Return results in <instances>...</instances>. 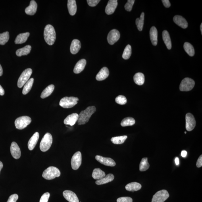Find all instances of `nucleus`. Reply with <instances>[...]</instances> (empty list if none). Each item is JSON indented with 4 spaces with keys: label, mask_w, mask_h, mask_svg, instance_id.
<instances>
[{
    "label": "nucleus",
    "mask_w": 202,
    "mask_h": 202,
    "mask_svg": "<svg viewBox=\"0 0 202 202\" xmlns=\"http://www.w3.org/2000/svg\"><path fill=\"white\" fill-rule=\"evenodd\" d=\"M174 22L183 28H186L188 26V23L186 19L180 15H175L174 18Z\"/></svg>",
    "instance_id": "f3484780"
},
{
    "label": "nucleus",
    "mask_w": 202,
    "mask_h": 202,
    "mask_svg": "<svg viewBox=\"0 0 202 202\" xmlns=\"http://www.w3.org/2000/svg\"><path fill=\"white\" fill-rule=\"evenodd\" d=\"M82 163V155L80 152L78 151L73 155L71 159V166L73 170H77L79 168Z\"/></svg>",
    "instance_id": "9d476101"
},
{
    "label": "nucleus",
    "mask_w": 202,
    "mask_h": 202,
    "mask_svg": "<svg viewBox=\"0 0 202 202\" xmlns=\"http://www.w3.org/2000/svg\"><path fill=\"white\" fill-rule=\"evenodd\" d=\"M162 35L163 41L166 45L167 49H172V44L169 33L167 30L163 31Z\"/></svg>",
    "instance_id": "a878e982"
},
{
    "label": "nucleus",
    "mask_w": 202,
    "mask_h": 202,
    "mask_svg": "<svg viewBox=\"0 0 202 202\" xmlns=\"http://www.w3.org/2000/svg\"><path fill=\"white\" fill-rule=\"evenodd\" d=\"M169 197L168 191L165 190H162L158 191L153 196L151 202H164Z\"/></svg>",
    "instance_id": "1a4fd4ad"
},
{
    "label": "nucleus",
    "mask_w": 202,
    "mask_h": 202,
    "mask_svg": "<svg viewBox=\"0 0 202 202\" xmlns=\"http://www.w3.org/2000/svg\"><path fill=\"white\" fill-rule=\"evenodd\" d=\"M54 89V85L52 84L48 86L42 91L41 96H40V97L42 99H45V98L49 97L52 93Z\"/></svg>",
    "instance_id": "473e14b6"
},
{
    "label": "nucleus",
    "mask_w": 202,
    "mask_h": 202,
    "mask_svg": "<svg viewBox=\"0 0 202 202\" xmlns=\"http://www.w3.org/2000/svg\"><path fill=\"white\" fill-rule=\"evenodd\" d=\"M18 199V196L17 194H13L9 197L7 202H16Z\"/></svg>",
    "instance_id": "49530a36"
},
{
    "label": "nucleus",
    "mask_w": 202,
    "mask_h": 202,
    "mask_svg": "<svg viewBox=\"0 0 202 202\" xmlns=\"http://www.w3.org/2000/svg\"><path fill=\"white\" fill-rule=\"evenodd\" d=\"M95 158L98 162L103 165L107 166L114 167L116 163L113 159L110 158L104 157L101 156H96Z\"/></svg>",
    "instance_id": "ddd939ff"
},
{
    "label": "nucleus",
    "mask_w": 202,
    "mask_h": 202,
    "mask_svg": "<svg viewBox=\"0 0 202 202\" xmlns=\"http://www.w3.org/2000/svg\"><path fill=\"white\" fill-rule=\"evenodd\" d=\"M81 48L80 42L78 39L72 40L70 47V51L73 54H75L80 51Z\"/></svg>",
    "instance_id": "4be33fe9"
},
{
    "label": "nucleus",
    "mask_w": 202,
    "mask_h": 202,
    "mask_svg": "<svg viewBox=\"0 0 202 202\" xmlns=\"http://www.w3.org/2000/svg\"><path fill=\"white\" fill-rule=\"evenodd\" d=\"M163 4V5L166 7L168 8L170 7L171 4L170 1L168 0H162V1Z\"/></svg>",
    "instance_id": "8fccbe9b"
},
{
    "label": "nucleus",
    "mask_w": 202,
    "mask_h": 202,
    "mask_svg": "<svg viewBox=\"0 0 202 202\" xmlns=\"http://www.w3.org/2000/svg\"><path fill=\"white\" fill-rule=\"evenodd\" d=\"M86 61L85 59H82L79 61L75 66L74 72L75 74H78L84 70L86 66Z\"/></svg>",
    "instance_id": "5701e85b"
},
{
    "label": "nucleus",
    "mask_w": 202,
    "mask_h": 202,
    "mask_svg": "<svg viewBox=\"0 0 202 202\" xmlns=\"http://www.w3.org/2000/svg\"><path fill=\"white\" fill-rule=\"evenodd\" d=\"M117 202H132V199L130 197H122L118 198Z\"/></svg>",
    "instance_id": "a18cd8bd"
},
{
    "label": "nucleus",
    "mask_w": 202,
    "mask_h": 202,
    "mask_svg": "<svg viewBox=\"0 0 202 202\" xmlns=\"http://www.w3.org/2000/svg\"><path fill=\"white\" fill-rule=\"evenodd\" d=\"M37 4L36 2L32 0L30 2L29 6L25 9V13L27 14L30 15H34L36 13L37 9Z\"/></svg>",
    "instance_id": "412c9836"
},
{
    "label": "nucleus",
    "mask_w": 202,
    "mask_h": 202,
    "mask_svg": "<svg viewBox=\"0 0 202 202\" xmlns=\"http://www.w3.org/2000/svg\"><path fill=\"white\" fill-rule=\"evenodd\" d=\"M184 50L190 56L192 57L195 54V49L191 44L189 42L184 43Z\"/></svg>",
    "instance_id": "72a5a7b5"
},
{
    "label": "nucleus",
    "mask_w": 202,
    "mask_h": 202,
    "mask_svg": "<svg viewBox=\"0 0 202 202\" xmlns=\"http://www.w3.org/2000/svg\"><path fill=\"white\" fill-rule=\"evenodd\" d=\"M78 117L79 115L76 113H72L69 115L64 120V124L70 125V126H74L78 121Z\"/></svg>",
    "instance_id": "a211bd4d"
},
{
    "label": "nucleus",
    "mask_w": 202,
    "mask_h": 202,
    "mask_svg": "<svg viewBox=\"0 0 202 202\" xmlns=\"http://www.w3.org/2000/svg\"><path fill=\"white\" fill-rule=\"evenodd\" d=\"M5 94L4 90L0 85V96H3Z\"/></svg>",
    "instance_id": "3c124183"
},
{
    "label": "nucleus",
    "mask_w": 202,
    "mask_h": 202,
    "mask_svg": "<svg viewBox=\"0 0 202 202\" xmlns=\"http://www.w3.org/2000/svg\"><path fill=\"white\" fill-rule=\"evenodd\" d=\"M100 1H101L100 0H87V1L88 5L91 7L96 6Z\"/></svg>",
    "instance_id": "de8ad7c7"
},
{
    "label": "nucleus",
    "mask_w": 202,
    "mask_h": 202,
    "mask_svg": "<svg viewBox=\"0 0 202 202\" xmlns=\"http://www.w3.org/2000/svg\"><path fill=\"white\" fill-rule=\"evenodd\" d=\"M31 49V46L29 45H26L25 47L22 48V49L17 50L16 52V55L18 57L28 55V54L30 53Z\"/></svg>",
    "instance_id": "7c9ffc66"
},
{
    "label": "nucleus",
    "mask_w": 202,
    "mask_h": 202,
    "mask_svg": "<svg viewBox=\"0 0 202 202\" xmlns=\"http://www.w3.org/2000/svg\"><path fill=\"white\" fill-rule=\"evenodd\" d=\"M133 78L134 82L138 85H142L145 82V76L142 73H136Z\"/></svg>",
    "instance_id": "2f4dec72"
},
{
    "label": "nucleus",
    "mask_w": 202,
    "mask_h": 202,
    "mask_svg": "<svg viewBox=\"0 0 202 202\" xmlns=\"http://www.w3.org/2000/svg\"><path fill=\"white\" fill-rule=\"evenodd\" d=\"M67 7L69 12L71 15H74L77 11L76 1L75 0H68L67 1Z\"/></svg>",
    "instance_id": "393cba45"
},
{
    "label": "nucleus",
    "mask_w": 202,
    "mask_h": 202,
    "mask_svg": "<svg viewBox=\"0 0 202 202\" xmlns=\"http://www.w3.org/2000/svg\"><path fill=\"white\" fill-rule=\"evenodd\" d=\"M141 184L137 182H133L130 183L126 186V189L128 191H136L141 189Z\"/></svg>",
    "instance_id": "c85d7f7f"
},
{
    "label": "nucleus",
    "mask_w": 202,
    "mask_h": 202,
    "mask_svg": "<svg viewBox=\"0 0 202 202\" xmlns=\"http://www.w3.org/2000/svg\"><path fill=\"white\" fill-rule=\"evenodd\" d=\"M187 153L186 151H182L181 153V155L183 157L185 158L186 157V155H187Z\"/></svg>",
    "instance_id": "603ef678"
},
{
    "label": "nucleus",
    "mask_w": 202,
    "mask_h": 202,
    "mask_svg": "<svg viewBox=\"0 0 202 202\" xmlns=\"http://www.w3.org/2000/svg\"><path fill=\"white\" fill-rule=\"evenodd\" d=\"M9 38V33L8 32L0 34V45H5L8 42Z\"/></svg>",
    "instance_id": "ea45409f"
},
{
    "label": "nucleus",
    "mask_w": 202,
    "mask_h": 202,
    "mask_svg": "<svg viewBox=\"0 0 202 202\" xmlns=\"http://www.w3.org/2000/svg\"><path fill=\"white\" fill-rule=\"evenodd\" d=\"M120 37V34L119 31L113 29L109 32L107 37L108 42L111 45H113L118 41Z\"/></svg>",
    "instance_id": "9b49d317"
},
{
    "label": "nucleus",
    "mask_w": 202,
    "mask_h": 202,
    "mask_svg": "<svg viewBox=\"0 0 202 202\" xmlns=\"http://www.w3.org/2000/svg\"><path fill=\"white\" fill-rule=\"evenodd\" d=\"M132 54V47L130 45H127L124 50L122 54V58L125 60L130 58Z\"/></svg>",
    "instance_id": "a19ab883"
},
{
    "label": "nucleus",
    "mask_w": 202,
    "mask_h": 202,
    "mask_svg": "<svg viewBox=\"0 0 202 202\" xmlns=\"http://www.w3.org/2000/svg\"><path fill=\"white\" fill-rule=\"evenodd\" d=\"M10 151L13 158L15 159L20 158L21 155L20 149L16 142H13L11 143Z\"/></svg>",
    "instance_id": "2eb2a0df"
},
{
    "label": "nucleus",
    "mask_w": 202,
    "mask_h": 202,
    "mask_svg": "<svg viewBox=\"0 0 202 202\" xmlns=\"http://www.w3.org/2000/svg\"><path fill=\"white\" fill-rule=\"evenodd\" d=\"M197 166L198 168H200L202 166V155L200 156L197 162Z\"/></svg>",
    "instance_id": "09e8293b"
},
{
    "label": "nucleus",
    "mask_w": 202,
    "mask_h": 202,
    "mask_svg": "<svg viewBox=\"0 0 202 202\" xmlns=\"http://www.w3.org/2000/svg\"><path fill=\"white\" fill-rule=\"evenodd\" d=\"M118 6L117 0H109L106 7L105 12L107 15L112 14L114 13Z\"/></svg>",
    "instance_id": "4468645a"
},
{
    "label": "nucleus",
    "mask_w": 202,
    "mask_h": 202,
    "mask_svg": "<svg viewBox=\"0 0 202 202\" xmlns=\"http://www.w3.org/2000/svg\"><path fill=\"white\" fill-rule=\"evenodd\" d=\"M144 17H145V13H142L141 15H140V18H137L136 21L137 27L138 29L140 31H141L143 30L144 22Z\"/></svg>",
    "instance_id": "c9c22d12"
},
{
    "label": "nucleus",
    "mask_w": 202,
    "mask_h": 202,
    "mask_svg": "<svg viewBox=\"0 0 202 202\" xmlns=\"http://www.w3.org/2000/svg\"><path fill=\"white\" fill-rule=\"evenodd\" d=\"M92 176L94 179L99 180L104 178L106 174L101 169L96 168L93 170Z\"/></svg>",
    "instance_id": "c756f323"
},
{
    "label": "nucleus",
    "mask_w": 202,
    "mask_h": 202,
    "mask_svg": "<svg viewBox=\"0 0 202 202\" xmlns=\"http://www.w3.org/2000/svg\"><path fill=\"white\" fill-rule=\"evenodd\" d=\"M186 128L188 131L193 130L196 126V122L193 115L189 113L186 115Z\"/></svg>",
    "instance_id": "f8f14e48"
},
{
    "label": "nucleus",
    "mask_w": 202,
    "mask_h": 202,
    "mask_svg": "<svg viewBox=\"0 0 202 202\" xmlns=\"http://www.w3.org/2000/svg\"><path fill=\"white\" fill-rule=\"evenodd\" d=\"M50 197V194L47 192L44 193L40 198L39 202H48Z\"/></svg>",
    "instance_id": "c03bdc74"
},
{
    "label": "nucleus",
    "mask_w": 202,
    "mask_h": 202,
    "mask_svg": "<svg viewBox=\"0 0 202 202\" xmlns=\"http://www.w3.org/2000/svg\"><path fill=\"white\" fill-rule=\"evenodd\" d=\"M149 34L152 44L154 46H156L158 43V31L155 26L152 27Z\"/></svg>",
    "instance_id": "b1692460"
},
{
    "label": "nucleus",
    "mask_w": 202,
    "mask_h": 202,
    "mask_svg": "<svg viewBox=\"0 0 202 202\" xmlns=\"http://www.w3.org/2000/svg\"><path fill=\"white\" fill-rule=\"evenodd\" d=\"M39 133L38 132H36L29 140L28 143V147L30 151H32L35 148L38 139H39Z\"/></svg>",
    "instance_id": "aec40b11"
},
{
    "label": "nucleus",
    "mask_w": 202,
    "mask_h": 202,
    "mask_svg": "<svg viewBox=\"0 0 202 202\" xmlns=\"http://www.w3.org/2000/svg\"><path fill=\"white\" fill-rule=\"evenodd\" d=\"M61 173L59 169L54 167H49L44 171L42 177L45 179H53L57 177L60 176Z\"/></svg>",
    "instance_id": "7ed1b4c3"
},
{
    "label": "nucleus",
    "mask_w": 202,
    "mask_h": 202,
    "mask_svg": "<svg viewBox=\"0 0 202 202\" xmlns=\"http://www.w3.org/2000/svg\"><path fill=\"white\" fill-rule=\"evenodd\" d=\"M3 74V69L2 68V67L1 66V65H0V76H2V75Z\"/></svg>",
    "instance_id": "5fc2aeb1"
},
{
    "label": "nucleus",
    "mask_w": 202,
    "mask_h": 202,
    "mask_svg": "<svg viewBox=\"0 0 202 202\" xmlns=\"http://www.w3.org/2000/svg\"><path fill=\"white\" fill-rule=\"evenodd\" d=\"M200 30H201V34H202V23L201 24V26H200Z\"/></svg>",
    "instance_id": "4d7b16f0"
},
{
    "label": "nucleus",
    "mask_w": 202,
    "mask_h": 202,
    "mask_svg": "<svg viewBox=\"0 0 202 202\" xmlns=\"http://www.w3.org/2000/svg\"><path fill=\"white\" fill-rule=\"evenodd\" d=\"M96 111L95 106H89L84 111H81L79 115L78 124L79 125H84L89 121L90 117Z\"/></svg>",
    "instance_id": "f257e3e1"
},
{
    "label": "nucleus",
    "mask_w": 202,
    "mask_h": 202,
    "mask_svg": "<svg viewBox=\"0 0 202 202\" xmlns=\"http://www.w3.org/2000/svg\"><path fill=\"white\" fill-rule=\"evenodd\" d=\"M115 101L118 104L124 105L127 103V100L126 98L124 96L120 95L116 98Z\"/></svg>",
    "instance_id": "79ce46f5"
},
{
    "label": "nucleus",
    "mask_w": 202,
    "mask_h": 202,
    "mask_svg": "<svg viewBox=\"0 0 202 202\" xmlns=\"http://www.w3.org/2000/svg\"><path fill=\"white\" fill-rule=\"evenodd\" d=\"M150 166L147 158H142L140 163L139 170L140 172H144L148 170Z\"/></svg>",
    "instance_id": "e433bc0d"
},
{
    "label": "nucleus",
    "mask_w": 202,
    "mask_h": 202,
    "mask_svg": "<svg viewBox=\"0 0 202 202\" xmlns=\"http://www.w3.org/2000/svg\"><path fill=\"white\" fill-rule=\"evenodd\" d=\"M32 73V70L30 68L26 69L22 73L17 82V86L18 87L22 88L28 80Z\"/></svg>",
    "instance_id": "0eeeda50"
},
{
    "label": "nucleus",
    "mask_w": 202,
    "mask_h": 202,
    "mask_svg": "<svg viewBox=\"0 0 202 202\" xmlns=\"http://www.w3.org/2000/svg\"><path fill=\"white\" fill-rule=\"evenodd\" d=\"M3 163L1 161H0V172L2 170V169L3 168Z\"/></svg>",
    "instance_id": "6e6d98bb"
},
{
    "label": "nucleus",
    "mask_w": 202,
    "mask_h": 202,
    "mask_svg": "<svg viewBox=\"0 0 202 202\" xmlns=\"http://www.w3.org/2000/svg\"><path fill=\"white\" fill-rule=\"evenodd\" d=\"M135 123V120L132 117H127L123 119L121 122V126L122 127L132 126Z\"/></svg>",
    "instance_id": "4c0bfd02"
},
{
    "label": "nucleus",
    "mask_w": 202,
    "mask_h": 202,
    "mask_svg": "<svg viewBox=\"0 0 202 202\" xmlns=\"http://www.w3.org/2000/svg\"><path fill=\"white\" fill-rule=\"evenodd\" d=\"M114 176L113 174H108L104 178L96 181V184L97 185H101V184H105L112 181L114 180Z\"/></svg>",
    "instance_id": "cd10ccee"
},
{
    "label": "nucleus",
    "mask_w": 202,
    "mask_h": 202,
    "mask_svg": "<svg viewBox=\"0 0 202 202\" xmlns=\"http://www.w3.org/2000/svg\"><path fill=\"white\" fill-rule=\"evenodd\" d=\"M34 82V79L32 78L28 80L25 84L24 85L22 93L24 95H26L30 91L32 87L33 84Z\"/></svg>",
    "instance_id": "f704fd0d"
},
{
    "label": "nucleus",
    "mask_w": 202,
    "mask_h": 202,
    "mask_svg": "<svg viewBox=\"0 0 202 202\" xmlns=\"http://www.w3.org/2000/svg\"><path fill=\"white\" fill-rule=\"evenodd\" d=\"M63 195L65 199L69 202H79L76 194L70 190H65L63 192Z\"/></svg>",
    "instance_id": "dca6fc26"
},
{
    "label": "nucleus",
    "mask_w": 202,
    "mask_h": 202,
    "mask_svg": "<svg viewBox=\"0 0 202 202\" xmlns=\"http://www.w3.org/2000/svg\"><path fill=\"white\" fill-rule=\"evenodd\" d=\"M44 37L45 41L49 45H53L56 40V33L54 28L51 25L48 24L44 30Z\"/></svg>",
    "instance_id": "f03ea898"
},
{
    "label": "nucleus",
    "mask_w": 202,
    "mask_h": 202,
    "mask_svg": "<svg viewBox=\"0 0 202 202\" xmlns=\"http://www.w3.org/2000/svg\"><path fill=\"white\" fill-rule=\"evenodd\" d=\"M79 99L77 97H64L60 100L59 105L64 108H70L76 105Z\"/></svg>",
    "instance_id": "39448f33"
},
{
    "label": "nucleus",
    "mask_w": 202,
    "mask_h": 202,
    "mask_svg": "<svg viewBox=\"0 0 202 202\" xmlns=\"http://www.w3.org/2000/svg\"><path fill=\"white\" fill-rule=\"evenodd\" d=\"M184 133L186 134V132H184Z\"/></svg>",
    "instance_id": "13d9d810"
},
{
    "label": "nucleus",
    "mask_w": 202,
    "mask_h": 202,
    "mask_svg": "<svg viewBox=\"0 0 202 202\" xmlns=\"http://www.w3.org/2000/svg\"><path fill=\"white\" fill-rule=\"evenodd\" d=\"M31 122V118L30 117L23 116L16 119L15 121V125L16 128L18 130H22L26 127Z\"/></svg>",
    "instance_id": "423d86ee"
},
{
    "label": "nucleus",
    "mask_w": 202,
    "mask_h": 202,
    "mask_svg": "<svg viewBox=\"0 0 202 202\" xmlns=\"http://www.w3.org/2000/svg\"><path fill=\"white\" fill-rule=\"evenodd\" d=\"M29 35L30 33L28 32L19 34L15 39V44H22L24 43L27 41Z\"/></svg>",
    "instance_id": "bb28decb"
},
{
    "label": "nucleus",
    "mask_w": 202,
    "mask_h": 202,
    "mask_svg": "<svg viewBox=\"0 0 202 202\" xmlns=\"http://www.w3.org/2000/svg\"><path fill=\"white\" fill-rule=\"evenodd\" d=\"M127 138V136L115 137L111 138V141L113 144L118 145L124 143Z\"/></svg>",
    "instance_id": "58836bf2"
},
{
    "label": "nucleus",
    "mask_w": 202,
    "mask_h": 202,
    "mask_svg": "<svg viewBox=\"0 0 202 202\" xmlns=\"http://www.w3.org/2000/svg\"><path fill=\"white\" fill-rule=\"evenodd\" d=\"M175 162L176 165H178L179 164V161L178 158H176L175 159Z\"/></svg>",
    "instance_id": "864d4df0"
},
{
    "label": "nucleus",
    "mask_w": 202,
    "mask_h": 202,
    "mask_svg": "<svg viewBox=\"0 0 202 202\" xmlns=\"http://www.w3.org/2000/svg\"><path fill=\"white\" fill-rule=\"evenodd\" d=\"M53 143V137L49 133H46L42 138L40 145V148L42 152H45L50 148Z\"/></svg>",
    "instance_id": "20e7f679"
},
{
    "label": "nucleus",
    "mask_w": 202,
    "mask_h": 202,
    "mask_svg": "<svg viewBox=\"0 0 202 202\" xmlns=\"http://www.w3.org/2000/svg\"><path fill=\"white\" fill-rule=\"evenodd\" d=\"M195 82L191 78H186L183 80L181 82L179 88L181 91H190L195 86Z\"/></svg>",
    "instance_id": "6e6552de"
},
{
    "label": "nucleus",
    "mask_w": 202,
    "mask_h": 202,
    "mask_svg": "<svg viewBox=\"0 0 202 202\" xmlns=\"http://www.w3.org/2000/svg\"><path fill=\"white\" fill-rule=\"evenodd\" d=\"M134 0H128L125 5V9L127 11H131L134 3Z\"/></svg>",
    "instance_id": "37998d69"
},
{
    "label": "nucleus",
    "mask_w": 202,
    "mask_h": 202,
    "mask_svg": "<svg viewBox=\"0 0 202 202\" xmlns=\"http://www.w3.org/2000/svg\"><path fill=\"white\" fill-rule=\"evenodd\" d=\"M109 74L108 69L106 67H103L98 73L96 76V79L98 81L105 80L108 77Z\"/></svg>",
    "instance_id": "6ab92c4d"
}]
</instances>
